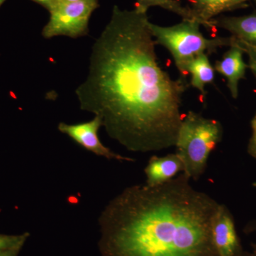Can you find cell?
<instances>
[{"label": "cell", "mask_w": 256, "mask_h": 256, "mask_svg": "<svg viewBox=\"0 0 256 256\" xmlns=\"http://www.w3.org/2000/svg\"><path fill=\"white\" fill-rule=\"evenodd\" d=\"M151 8H162L178 15L182 20L196 21L191 8L184 6L178 0H136V9L148 12Z\"/></svg>", "instance_id": "obj_13"}, {"label": "cell", "mask_w": 256, "mask_h": 256, "mask_svg": "<svg viewBox=\"0 0 256 256\" xmlns=\"http://www.w3.org/2000/svg\"><path fill=\"white\" fill-rule=\"evenodd\" d=\"M238 42L242 48H244L246 54H247L248 57V68L252 70L256 80V47Z\"/></svg>", "instance_id": "obj_15"}, {"label": "cell", "mask_w": 256, "mask_h": 256, "mask_svg": "<svg viewBox=\"0 0 256 256\" xmlns=\"http://www.w3.org/2000/svg\"><path fill=\"white\" fill-rule=\"evenodd\" d=\"M101 127H102V121L98 117L95 116L92 120L84 124H70L60 122L58 128L60 132L66 134L76 142L96 156L119 162H132L136 161L132 158L117 154L104 146L98 136L99 130Z\"/></svg>", "instance_id": "obj_6"}, {"label": "cell", "mask_w": 256, "mask_h": 256, "mask_svg": "<svg viewBox=\"0 0 256 256\" xmlns=\"http://www.w3.org/2000/svg\"><path fill=\"white\" fill-rule=\"evenodd\" d=\"M190 181L182 173L114 197L99 218L102 256H220L212 224L220 204Z\"/></svg>", "instance_id": "obj_2"}, {"label": "cell", "mask_w": 256, "mask_h": 256, "mask_svg": "<svg viewBox=\"0 0 256 256\" xmlns=\"http://www.w3.org/2000/svg\"><path fill=\"white\" fill-rule=\"evenodd\" d=\"M254 186H256V183L254 184Z\"/></svg>", "instance_id": "obj_25"}, {"label": "cell", "mask_w": 256, "mask_h": 256, "mask_svg": "<svg viewBox=\"0 0 256 256\" xmlns=\"http://www.w3.org/2000/svg\"><path fill=\"white\" fill-rule=\"evenodd\" d=\"M249 1H254V0H227L225 6V12L245 8Z\"/></svg>", "instance_id": "obj_17"}, {"label": "cell", "mask_w": 256, "mask_h": 256, "mask_svg": "<svg viewBox=\"0 0 256 256\" xmlns=\"http://www.w3.org/2000/svg\"><path fill=\"white\" fill-rule=\"evenodd\" d=\"M212 26L226 30L238 41L256 47V12L242 16L216 18Z\"/></svg>", "instance_id": "obj_10"}, {"label": "cell", "mask_w": 256, "mask_h": 256, "mask_svg": "<svg viewBox=\"0 0 256 256\" xmlns=\"http://www.w3.org/2000/svg\"><path fill=\"white\" fill-rule=\"evenodd\" d=\"M245 232L247 234L255 233L256 232V222H250L245 228ZM256 248V246H254Z\"/></svg>", "instance_id": "obj_20"}, {"label": "cell", "mask_w": 256, "mask_h": 256, "mask_svg": "<svg viewBox=\"0 0 256 256\" xmlns=\"http://www.w3.org/2000/svg\"><path fill=\"white\" fill-rule=\"evenodd\" d=\"M6 0H0V6H1L2 5L4 4L5 2H6Z\"/></svg>", "instance_id": "obj_23"}, {"label": "cell", "mask_w": 256, "mask_h": 256, "mask_svg": "<svg viewBox=\"0 0 256 256\" xmlns=\"http://www.w3.org/2000/svg\"><path fill=\"white\" fill-rule=\"evenodd\" d=\"M232 46L226 52L223 58L215 64V72H218L226 79L227 87L234 99L239 96V84L246 79L248 64L244 62V48L234 37Z\"/></svg>", "instance_id": "obj_8"}, {"label": "cell", "mask_w": 256, "mask_h": 256, "mask_svg": "<svg viewBox=\"0 0 256 256\" xmlns=\"http://www.w3.org/2000/svg\"><path fill=\"white\" fill-rule=\"evenodd\" d=\"M150 22L146 12L116 5L76 90L80 108L98 117L109 137L133 152L175 146L190 86L160 66Z\"/></svg>", "instance_id": "obj_1"}, {"label": "cell", "mask_w": 256, "mask_h": 256, "mask_svg": "<svg viewBox=\"0 0 256 256\" xmlns=\"http://www.w3.org/2000/svg\"><path fill=\"white\" fill-rule=\"evenodd\" d=\"M184 172L182 160L176 153L166 156H152L144 169L146 185L156 186L168 182Z\"/></svg>", "instance_id": "obj_9"}, {"label": "cell", "mask_w": 256, "mask_h": 256, "mask_svg": "<svg viewBox=\"0 0 256 256\" xmlns=\"http://www.w3.org/2000/svg\"><path fill=\"white\" fill-rule=\"evenodd\" d=\"M227 0H192L191 8L195 20L202 26L212 30V21L225 12Z\"/></svg>", "instance_id": "obj_12"}, {"label": "cell", "mask_w": 256, "mask_h": 256, "mask_svg": "<svg viewBox=\"0 0 256 256\" xmlns=\"http://www.w3.org/2000/svg\"><path fill=\"white\" fill-rule=\"evenodd\" d=\"M23 246L16 247L0 254V256H18Z\"/></svg>", "instance_id": "obj_19"}, {"label": "cell", "mask_w": 256, "mask_h": 256, "mask_svg": "<svg viewBox=\"0 0 256 256\" xmlns=\"http://www.w3.org/2000/svg\"><path fill=\"white\" fill-rule=\"evenodd\" d=\"M32 1L42 5L44 8H46L48 12L60 2V0H32Z\"/></svg>", "instance_id": "obj_18"}, {"label": "cell", "mask_w": 256, "mask_h": 256, "mask_svg": "<svg viewBox=\"0 0 256 256\" xmlns=\"http://www.w3.org/2000/svg\"><path fill=\"white\" fill-rule=\"evenodd\" d=\"M240 256H256V248L254 246V252H244Z\"/></svg>", "instance_id": "obj_21"}, {"label": "cell", "mask_w": 256, "mask_h": 256, "mask_svg": "<svg viewBox=\"0 0 256 256\" xmlns=\"http://www.w3.org/2000/svg\"><path fill=\"white\" fill-rule=\"evenodd\" d=\"M30 236V234L28 233L20 235L0 234V254L14 248L24 246Z\"/></svg>", "instance_id": "obj_14"}, {"label": "cell", "mask_w": 256, "mask_h": 256, "mask_svg": "<svg viewBox=\"0 0 256 256\" xmlns=\"http://www.w3.org/2000/svg\"><path fill=\"white\" fill-rule=\"evenodd\" d=\"M188 75H191L190 86L201 92L206 97V85L213 84L215 78L214 67L210 63L207 54L197 56L190 62L188 67Z\"/></svg>", "instance_id": "obj_11"}, {"label": "cell", "mask_w": 256, "mask_h": 256, "mask_svg": "<svg viewBox=\"0 0 256 256\" xmlns=\"http://www.w3.org/2000/svg\"><path fill=\"white\" fill-rule=\"evenodd\" d=\"M252 136L248 146L249 156L256 159V114L252 121Z\"/></svg>", "instance_id": "obj_16"}, {"label": "cell", "mask_w": 256, "mask_h": 256, "mask_svg": "<svg viewBox=\"0 0 256 256\" xmlns=\"http://www.w3.org/2000/svg\"><path fill=\"white\" fill-rule=\"evenodd\" d=\"M212 238L220 256H240L244 252L232 212L220 204L212 224Z\"/></svg>", "instance_id": "obj_7"}, {"label": "cell", "mask_w": 256, "mask_h": 256, "mask_svg": "<svg viewBox=\"0 0 256 256\" xmlns=\"http://www.w3.org/2000/svg\"><path fill=\"white\" fill-rule=\"evenodd\" d=\"M86 1V0H60V2H76Z\"/></svg>", "instance_id": "obj_22"}, {"label": "cell", "mask_w": 256, "mask_h": 256, "mask_svg": "<svg viewBox=\"0 0 256 256\" xmlns=\"http://www.w3.org/2000/svg\"><path fill=\"white\" fill-rule=\"evenodd\" d=\"M223 126L216 120L208 119L190 111L184 116L175 146L184 165L183 173L198 181L206 171L210 153L222 142Z\"/></svg>", "instance_id": "obj_3"}, {"label": "cell", "mask_w": 256, "mask_h": 256, "mask_svg": "<svg viewBox=\"0 0 256 256\" xmlns=\"http://www.w3.org/2000/svg\"><path fill=\"white\" fill-rule=\"evenodd\" d=\"M200 24L195 20H182L171 26H162L150 22V30L156 45L166 48L174 60L175 66L181 76H188V64L202 54L216 53L223 47L232 46L233 36L208 38L200 30Z\"/></svg>", "instance_id": "obj_4"}, {"label": "cell", "mask_w": 256, "mask_h": 256, "mask_svg": "<svg viewBox=\"0 0 256 256\" xmlns=\"http://www.w3.org/2000/svg\"><path fill=\"white\" fill-rule=\"evenodd\" d=\"M98 6V0L60 2L50 10V21L44 28L42 36L46 40L62 36L72 38L86 36L90 18Z\"/></svg>", "instance_id": "obj_5"}, {"label": "cell", "mask_w": 256, "mask_h": 256, "mask_svg": "<svg viewBox=\"0 0 256 256\" xmlns=\"http://www.w3.org/2000/svg\"><path fill=\"white\" fill-rule=\"evenodd\" d=\"M254 3H255V4L256 5V0H254Z\"/></svg>", "instance_id": "obj_24"}]
</instances>
